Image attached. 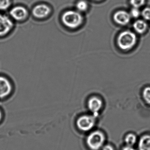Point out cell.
Wrapping results in <instances>:
<instances>
[{
    "instance_id": "ba28073f",
    "label": "cell",
    "mask_w": 150,
    "mask_h": 150,
    "mask_svg": "<svg viewBox=\"0 0 150 150\" xmlns=\"http://www.w3.org/2000/svg\"><path fill=\"white\" fill-rule=\"evenodd\" d=\"M12 89V86L8 80L5 77L0 76V98L8 96Z\"/></svg>"
},
{
    "instance_id": "277c9868",
    "label": "cell",
    "mask_w": 150,
    "mask_h": 150,
    "mask_svg": "<svg viewBox=\"0 0 150 150\" xmlns=\"http://www.w3.org/2000/svg\"><path fill=\"white\" fill-rule=\"evenodd\" d=\"M96 118L93 115H85L79 117L77 121V125L80 130L88 132L91 130L95 125Z\"/></svg>"
},
{
    "instance_id": "ac0fdd59",
    "label": "cell",
    "mask_w": 150,
    "mask_h": 150,
    "mask_svg": "<svg viewBox=\"0 0 150 150\" xmlns=\"http://www.w3.org/2000/svg\"><path fill=\"white\" fill-rule=\"evenodd\" d=\"M129 14L131 17L137 19L141 15V12L138 8L133 7L131 10Z\"/></svg>"
},
{
    "instance_id": "7402d4cb",
    "label": "cell",
    "mask_w": 150,
    "mask_h": 150,
    "mask_svg": "<svg viewBox=\"0 0 150 150\" xmlns=\"http://www.w3.org/2000/svg\"><path fill=\"white\" fill-rule=\"evenodd\" d=\"M2 117V114L1 110H0V121L1 120Z\"/></svg>"
},
{
    "instance_id": "d6986e66",
    "label": "cell",
    "mask_w": 150,
    "mask_h": 150,
    "mask_svg": "<svg viewBox=\"0 0 150 150\" xmlns=\"http://www.w3.org/2000/svg\"><path fill=\"white\" fill-rule=\"evenodd\" d=\"M10 5V0H0V10L7 9Z\"/></svg>"
},
{
    "instance_id": "8fae6325",
    "label": "cell",
    "mask_w": 150,
    "mask_h": 150,
    "mask_svg": "<svg viewBox=\"0 0 150 150\" xmlns=\"http://www.w3.org/2000/svg\"><path fill=\"white\" fill-rule=\"evenodd\" d=\"M133 28L137 33L142 34L144 33L147 29V23L144 20H137L133 23Z\"/></svg>"
},
{
    "instance_id": "7c38bea8",
    "label": "cell",
    "mask_w": 150,
    "mask_h": 150,
    "mask_svg": "<svg viewBox=\"0 0 150 150\" xmlns=\"http://www.w3.org/2000/svg\"><path fill=\"white\" fill-rule=\"evenodd\" d=\"M139 150H150V135H145L141 137L138 142Z\"/></svg>"
},
{
    "instance_id": "ffe728a7",
    "label": "cell",
    "mask_w": 150,
    "mask_h": 150,
    "mask_svg": "<svg viewBox=\"0 0 150 150\" xmlns=\"http://www.w3.org/2000/svg\"><path fill=\"white\" fill-rule=\"evenodd\" d=\"M102 150H114V149L112 146L107 144L103 146Z\"/></svg>"
},
{
    "instance_id": "7a4b0ae2",
    "label": "cell",
    "mask_w": 150,
    "mask_h": 150,
    "mask_svg": "<svg viewBox=\"0 0 150 150\" xmlns=\"http://www.w3.org/2000/svg\"><path fill=\"white\" fill-rule=\"evenodd\" d=\"M62 21L64 25L67 28L75 29L82 24L83 17L81 13L79 11L68 10L63 14Z\"/></svg>"
},
{
    "instance_id": "52a82bcc",
    "label": "cell",
    "mask_w": 150,
    "mask_h": 150,
    "mask_svg": "<svg viewBox=\"0 0 150 150\" xmlns=\"http://www.w3.org/2000/svg\"><path fill=\"white\" fill-rule=\"evenodd\" d=\"M131 16L129 13L124 10L117 11L114 14L113 19L117 24L122 26L127 25L130 21Z\"/></svg>"
},
{
    "instance_id": "9a60e30c",
    "label": "cell",
    "mask_w": 150,
    "mask_h": 150,
    "mask_svg": "<svg viewBox=\"0 0 150 150\" xmlns=\"http://www.w3.org/2000/svg\"><path fill=\"white\" fill-rule=\"evenodd\" d=\"M143 96L146 102L150 104V87L145 88L143 90Z\"/></svg>"
},
{
    "instance_id": "6da1fadb",
    "label": "cell",
    "mask_w": 150,
    "mask_h": 150,
    "mask_svg": "<svg viewBox=\"0 0 150 150\" xmlns=\"http://www.w3.org/2000/svg\"><path fill=\"white\" fill-rule=\"evenodd\" d=\"M137 41V35L134 32L130 30H125L121 32L118 35L117 45L122 50H129L136 45Z\"/></svg>"
},
{
    "instance_id": "30bf717a",
    "label": "cell",
    "mask_w": 150,
    "mask_h": 150,
    "mask_svg": "<svg viewBox=\"0 0 150 150\" xmlns=\"http://www.w3.org/2000/svg\"><path fill=\"white\" fill-rule=\"evenodd\" d=\"M10 15L15 20L22 21L27 17L28 11L23 7L16 6L11 9L10 11Z\"/></svg>"
},
{
    "instance_id": "603a6c76",
    "label": "cell",
    "mask_w": 150,
    "mask_h": 150,
    "mask_svg": "<svg viewBox=\"0 0 150 150\" xmlns=\"http://www.w3.org/2000/svg\"><path fill=\"white\" fill-rule=\"evenodd\" d=\"M96 1H100V0H96Z\"/></svg>"
},
{
    "instance_id": "5bb4252c",
    "label": "cell",
    "mask_w": 150,
    "mask_h": 150,
    "mask_svg": "<svg viewBox=\"0 0 150 150\" xmlns=\"http://www.w3.org/2000/svg\"><path fill=\"white\" fill-rule=\"evenodd\" d=\"M76 9L80 13H83L87 10L88 8V3L85 0H80L76 5Z\"/></svg>"
},
{
    "instance_id": "2e32d148",
    "label": "cell",
    "mask_w": 150,
    "mask_h": 150,
    "mask_svg": "<svg viewBox=\"0 0 150 150\" xmlns=\"http://www.w3.org/2000/svg\"><path fill=\"white\" fill-rule=\"evenodd\" d=\"M145 0H130V3L134 8H139L144 6Z\"/></svg>"
},
{
    "instance_id": "e0dca14e",
    "label": "cell",
    "mask_w": 150,
    "mask_h": 150,
    "mask_svg": "<svg viewBox=\"0 0 150 150\" xmlns=\"http://www.w3.org/2000/svg\"><path fill=\"white\" fill-rule=\"evenodd\" d=\"M144 20L145 21H150V8H144L141 13Z\"/></svg>"
},
{
    "instance_id": "44dd1931",
    "label": "cell",
    "mask_w": 150,
    "mask_h": 150,
    "mask_svg": "<svg viewBox=\"0 0 150 150\" xmlns=\"http://www.w3.org/2000/svg\"><path fill=\"white\" fill-rule=\"evenodd\" d=\"M122 150H136L134 148L132 147V146H126L125 147H124Z\"/></svg>"
},
{
    "instance_id": "5b68a950",
    "label": "cell",
    "mask_w": 150,
    "mask_h": 150,
    "mask_svg": "<svg viewBox=\"0 0 150 150\" xmlns=\"http://www.w3.org/2000/svg\"><path fill=\"white\" fill-rule=\"evenodd\" d=\"M102 106V101L96 96L91 97L88 102V109L93 113V115L95 117H98L99 112L101 109Z\"/></svg>"
},
{
    "instance_id": "8992f818",
    "label": "cell",
    "mask_w": 150,
    "mask_h": 150,
    "mask_svg": "<svg viewBox=\"0 0 150 150\" xmlns=\"http://www.w3.org/2000/svg\"><path fill=\"white\" fill-rule=\"evenodd\" d=\"M13 24L9 17L0 14V36L7 34L13 28Z\"/></svg>"
},
{
    "instance_id": "4fadbf2b",
    "label": "cell",
    "mask_w": 150,
    "mask_h": 150,
    "mask_svg": "<svg viewBox=\"0 0 150 150\" xmlns=\"http://www.w3.org/2000/svg\"><path fill=\"white\" fill-rule=\"evenodd\" d=\"M137 136L133 133H129L125 136V141L127 146H132L137 142Z\"/></svg>"
},
{
    "instance_id": "3957f363",
    "label": "cell",
    "mask_w": 150,
    "mask_h": 150,
    "mask_svg": "<svg viewBox=\"0 0 150 150\" xmlns=\"http://www.w3.org/2000/svg\"><path fill=\"white\" fill-rule=\"evenodd\" d=\"M105 141L104 134L100 131H95L88 135L86 143L92 150H99L102 148Z\"/></svg>"
},
{
    "instance_id": "9c48e42d",
    "label": "cell",
    "mask_w": 150,
    "mask_h": 150,
    "mask_svg": "<svg viewBox=\"0 0 150 150\" xmlns=\"http://www.w3.org/2000/svg\"><path fill=\"white\" fill-rule=\"evenodd\" d=\"M50 8L45 5H37L32 10V13L34 16L39 19L46 17L50 13Z\"/></svg>"
}]
</instances>
